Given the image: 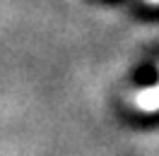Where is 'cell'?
I'll return each mask as SVG.
<instances>
[{"label":"cell","instance_id":"2","mask_svg":"<svg viewBox=\"0 0 159 156\" xmlns=\"http://www.w3.org/2000/svg\"><path fill=\"white\" fill-rule=\"evenodd\" d=\"M149 2H159V0H149Z\"/></svg>","mask_w":159,"mask_h":156},{"label":"cell","instance_id":"1","mask_svg":"<svg viewBox=\"0 0 159 156\" xmlns=\"http://www.w3.org/2000/svg\"><path fill=\"white\" fill-rule=\"evenodd\" d=\"M135 106H138L140 110H145V113L159 110V84L145 89V91H140L138 96H135Z\"/></svg>","mask_w":159,"mask_h":156}]
</instances>
